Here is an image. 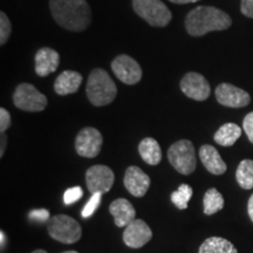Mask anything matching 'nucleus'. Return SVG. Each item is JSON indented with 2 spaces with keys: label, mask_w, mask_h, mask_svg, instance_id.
Masks as SVG:
<instances>
[{
  "label": "nucleus",
  "mask_w": 253,
  "mask_h": 253,
  "mask_svg": "<svg viewBox=\"0 0 253 253\" xmlns=\"http://www.w3.org/2000/svg\"><path fill=\"white\" fill-rule=\"evenodd\" d=\"M198 253H238L232 243L221 237H210L199 246Z\"/></svg>",
  "instance_id": "21"
},
{
  "label": "nucleus",
  "mask_w": 253,
  "mask_h": 253,
  "mask_svg": "<svg viewBox=\"0 0 253 253\" xmlns=\"http://www.w3.org/2000/svg\"><path fill=\"white\" fill-rule=\"evenodd\" d=\"M101 198H102V194H100V192L91 195L90 199L87 202V204L84 205V210H82V213H81L82 217L88 218L93 216V213L97 210V208L100 207Z\"/></svg>",
  "instance_id": "26"
},
{
  "label": "nucleus",
  "mask_w": 253,
  "mask_h": 253,
  "mask_svg": "<svg viewBox=\"0 0 253 253\" xmlns=\"http://www.w3.org/2000/svg\"><path fill=\"white\" fill-rule=\"evenodd\" d=\"M112 71L120 81L130 86L138 84L143 74L140 63L126 54L118 55L113 60Z\"/></svg>",
  "instance_id": "9"
},
{
  "label": "nucleus",
  "mask_w": 253,
  "mask_h": 253,
  "mask_svg": "<svg viewBox=\"0 0 253 253\" xmlns=\"http://www.w3.org/2000/svg\"><path fill=\"white\" fill-rule=\"evenodd\" d=\"M13 102L17 108L24 110V112L37 113L42 112L46 108L48 100L33 84L24 82L15 88Z\"/></svg>",
  "instance_id": "7"
},
{
  "label": "nucleus",
  "mask_w": 253,
  "mask_h": 253,
  "mask_svg": "<svg viewBox=\"0 0 253 253\" xmlns=\"http://www.w3.org/2000/svg\"><path fill=\"white\" fill-rule=\"evenodd\" d=\"M125 186L135 197H143L150 186V177L138 167L131 166L126 170Z\"/></svg>",
  "instance_id": "14"
},
{
  "label": "nucleus",
  "mask_w": 253,
  "mask_h": 253,
  "mask_svg": "<svg viewBox=\"0 0 253 253\" xmlns=\"http://www.w3.org/2000/svg\"><path fill=\"white\" fill-rule=\"evenodd\" d=\"M236 178L240 188L253 189V161L243 160L236 171Z\"/></svg>",
  "instance_id": "23"
},
{
  "label": "nucleus",
  "mask_w": 253,
  "mask_h": 253,
  "mask_svg": "<svg viewBox=\"0 0 253 253\" xmlns=\"http://www.w3.org/2000/svg\"><path fill=\"white\" fill-rule=\"evenodd\" d=\"M11 123H12V119H11V114L8 113V110H6L5 108H0V132L4 134L9 126H11Z\"/></svg>",
  "instance_id": "28"
},
{
  "label": "nucleus",
  "mask_w": 253,
  "mask_h": 253,
  "mask_svg": "<svg viewBox=\"0 0 253 253\" xmlns=\"http://www.w3.org/2000/svg\"><path fill=\"white\" fill-rule=\"evenodd\" d=\"M153 238V231L142 219L132 220L129 225L126 226L123 232V242L126 246L131 249H140L150 242Z\"/></svg>",
  "instance_id": "13"
},
{
  "label": "nucleus",
  "mask_w": 253,
  "mask_h": 253,
  "mask_svg": "<svg viewBox=\"0 0 253 253\" xmlns=\"http://www.w3.org/2000/svg\"><path fill=\"white\" fill-rule=\"evenodd\" d=\"M47 230L53 239L62 244H74L80 240L82 236L80 224L67 214L53 216L50 218Z\"/></svg>",
  "instance_id": "6"
},
{
  "label": "nucleus",
  "mask_w": 253,
  "mask_h": 253,
  "mask_svg": "<svg viewBox=\"0 0 253 253\" xmlns=\"http://www.w3.org/2000/svg\"><path fill=\"white\" fill-rule=\"evenodd\" d=\"M115 181V175L113 170L107 166H97L90 167L86 172V183L87 188L91 195L106 194L108 192Z\"/></svg>",
  "instance_id": "10"
},
{
  "label": "nucleus",
  "mask_w": 253,
  "mask_h": 253,
  "mask_svg": "<svg viewBox=\"0 0 253 253\" xmlns=\"http://www.w3.org/2000/svg\"><path fill=\"white\" fill-rule=\"evenodd\" d=\"M138 153L142 160L150 166H157L162 160V150L155 138H143L138 144Z\"/></svg>",
  "instance_id": "19"
},
{
  "label": "nucleus",
  "mask_w": 253,
  "mask_h": 253,
  "mask_svg": "<svg viewBox=\"0 0 253 253\" xmlns=\"http://www.w3.org/2000/svg\"><path fill=\"white\" fill-rule=\"evenodd\" d=\"M179 86L183 94L195 101H205L211 93L209 81L203 75L196 72L186 73L181 80Z\"/></svg>",
  "instance_id": "11"
},
{
  "label": "nucleus",
  "mask_w": 253,
  "mask_h": 253,
  "mask_svg": "<svg viewBox=\"0 0 253 253\" xmlns=\"http://www.w3.org/2000/svg\"><path fill=\"white\" fill-rule=\"evenodd\" d=\"M103 138L101 132L93 126L81 129L75 138V150L81 157L94 158L100 154Z\"/></svg>",
  "instance_id": "8"
},
{
  "label": "nucleus",
  "mask_w": 253,
  "mask_h": 253,
  "mask_svg": "<svg viewBox=\"0 0 253 253\" xmlns=\"http://www.w3.org/2000/svg\"><path fill=\"white\" fill-rule=\"evenodd\" d=\"M0 237H1V246H4V239H5L4 231H1V232H0Z\"/></svg>",
  "instance_id": "35"
},
{
  "label": "nucleus",
  "mask_w": 253,
  "mask_h": 253,
  "mask_svg": "<svg viewBox=\"0 0 253 253\" xmlns=\"http://www.w3.org/2000/svg\"><path fill=\"white\" fill-rule=\"evenodd\" d=\"M169 1L173 2V4L184 5V4H190V2H197L199 0H169Z\"/></svg>",
  "instance_id": "34"
},
{
  "label": "nucleus",
  "mask_w": 253,
  "mask_h": 253,
  "mask_svg": "<svg viewBox=\"0 0 253 253\" xmlns=\"http://www.w3.org/2000/svg\"><path fill=\"white\" fill-rule=\"evenodd\" d=\"M203 207H204V213L207 216H211V214L217 213L224 208V198L223 195L216 188L209 189L204 195L203 199Z\"/></svg>",
  "instance_id": "22"
},
{
  "label": "nucleus",
  "mask_w": 253,
  "mask_h": 253,
  "mask_svg": "<svg viewBox=\"0 0 253 253\" xmlns=\"http://www.w3.org/2000/svg\"><path fill=\"white\" fill-rule=\"evenodd\" d=\"M55 23L71 32H82L89 26L91 11L87 0H49Z\"/></svg>",
  "instance_id": "1"
},
{
  "label": "nucleus",
  "mask_w": 253,
  "mask_h": 253,
  "mask_svg": "<svg viewBox=\"0 0 253 253\" xmlns=\"http://www.w3.org/2000/svg\"><path fill=\"white\" fill-rule=\"evenodd\" d=\"M232 25L226 12L213 6H198L185 17L186 32L191 37H203L209 32L225 31Z\"/></svg>",
  "instance_id": "2"
},
{
  "label": "nucleus",
  "mask_w": 253,
  "mask_h": 253,
  "mask_svg": "<svg viewBox=\"0 0 253 253\" xmlns=\"http://www.w3.org/2000/svg\"><path fill=\"white\" fill-rule=\"evenodd\" d=\"M6 144H7V136H6V134L4 132V134H1V148H0V157L4 156Z\"/></svg>",
  "instance_id": "32"
},
{
  "label": "nucleus",
  "mask_w": 253,
  "mask_h": 253,
  "mask_svg": "<svg viewBox=\"0 0 253 253\" xmlns=\"http://www.w3.org/2000/svg\"><path fill=\"white\" fill-rule=\"evenodd\" d=\"M243 129L251 143H253V112L249 113L243 121Z\"/></svg>",
  "instance_id": "29"
},
{
  "label": "nucleus",
  "mask_w": 253,
  "mask_h": 253,
  "mask_svg": "<svg viewBox=\"0 0 253 253\" xmlns=\"http://www.w3.org/2000/svg\"><path fill=\"white\" fill-rule=\"evenodd\" d=\"M84 196L81 186H74V188H69L63 194V203L66 205H71L77 203V202Z\"/></svg>",
  "instance_id": "27"
},
{
  "label": "nucleus",
  "mask_w": 253,
  "mask_h": 253,
  "mask_svg": "<svg viewBox=\"0 0 253 253\" xmlns=\"http://www.w3.org/2000/svg\"><path fill=\"white\" fill-rule=\"evenodd\" d=\"M109 212L114 217L115 225L118 227H126L136 219V211L128 199L118 198L110 204Z\"/></svg>",
  "instance_id": "16"
},
{
  "label": "nucleus",
  "mask_w": 253,
  "mask_h": 253,
  "mask_svg": "<svg viewBox=\"0 0 253 253\" xmlns=\"http://www.w3.org/2000/svg\"><path fill=\"white\" fill-rule=\"evenodd\" d=\"M132 8L153 27H166L172 19L171 12L162 0H132Z\"/></svg>",
  "instance_id": "4"
},
{
  "label": "nucleus",
  "mask_w": 253,
  "mask_h": 253,
  "mask_svg": "<svg viewBox=\"0 0 253 253\" xmlns=\"http://www.w3.org/2000/svg\"><path fill=\"white\" fill-rule=\"evenodd\" d=\"M248 212H249V216L251 218V220L253 221V194L251 197L249 199V203H248Z\"/></svg>",
  "instance_id": "33"
},
{
  "label": "nucleus",
  "mask_w": 253,
  "mask_h": 253,
  "mask_svg": "<svg viewBox=\"0 0 253 253\" xmlns=\"http://www.w3.org/2000/svg\"><path fill=\"white\" fill-rule=\"evenodd\" d=\"M192 188L189 184H182L178 186L176 191L171 194V202L179 210H185L188 208L189 201L192 197Z\"/></svg>",
  "instance_id": "24"
},
{
  "label": "nucleus",
  "mask_w": 253,
  "mask_h": 253,
  "mask_svg": "<svg viewBox=\"0 0 253 253\" xmlns=\"http://www.w3.org/2000/svg\"><path fill=\"white\" fill-rule=\"evenodd\" d=\"M240 11L248 18L253 19V0H240Z\"/></svg>",
  "instance_id": "30"
},
{
  "label": "nucleus",
  "mask_w": 253,
  "mask_h": 253,
  "mask_svg": "<svg viewBox=\"0 0 253 253\" xmlns=\"http://www.w3.org/2000/svg\"><path fill=\"white\" fill-rule=\"evenodd\" d=\"M86 94L89 102L95 107L110 104L118 94L115 82L102 68H94L87 81Z\"/></svg>",
  "instance_id": "3"
},
{
  "label": "nucleus",
  "mask_w": 253,
  "mask_h": 253,
  "mask_svg": "<svg viewBox=\"0 0 253 253\" xmlns=\"http://www.w3.org/2000/svg\"><path fill=\"white\" fill-rule=\"evenodd\" d=\"M62 253H79L77 251H66V252H62Z\"/></svg>",
  "instance_id": "37"
},
{
  "label": "nucleus",
  "mask_w": 253,
  "mask_h": 253,
  "mask_svg": "<svg viewBox=\"0 0 253 253\" xmlns=\"http://www.w3.org/2000/svg\"><path fill=\"white\" fill-rule=\"evenodd\" d=\"M216 99L221 106L229 108H243L251 102V96L248 91L231 84H220L216 88Z\"/></svg>",
  "instance_id": "12"
},
{
  "label": "nucleus",
  "mask_w": 253,
  "mask_h": 253,
  "mask_svg": "<svg viewBox=\"0 0 253 253\" xmlns=\"http://www.w3.org/2000/svg\"><path fill=\"white\" fill-rule=\"evenodd\" d=\"M32 253H47L45 250H36V251H33Z\"/></svg>",
  "instance_id": "36"
},
{
  "label": "nucleus",
  "mask_w": 253,
  "mask_h": 253,
  "mask_svg": "<svg viewBox=\"0 0 253 253\" xmlns=\"http://www.w3.org/2000/svg\"><path fill=\"white\" fill-rule=\"evenodd\" d=\"M168 160L173 169L182 175H190L196 170L195 147L191 141L179 140L173 143L168 150Z\"/></svg>",
  "instance_id": "5"
},
{
  "label": "nucleus",
  "mask_w": 253,
  "mask_h": 253,
  "mask_svg": "<svg viewBox=\"0 0 253 253\" xmlns=\"http://www.w3.org/2000/svg\"><path fill=\"white\" fill-rule=\"evenodd\" d=\"M199 157H201V161L205 169L212 175H223V173H225L227 169L226 163L224 162L218 150L212 145H202L201 149H199Z\"/></svg>",
  "instance_id": "17"
},
{
  "label": "nucleus",
  "mask_w": 253,
  "mask_h": 253,
  "mask_svg": "<svg viewBox=\"0 0 253 253\" xmlns=\"http://www.w3.org/2000/svg\"><path fill=\"white\" fill-rule=\"evenodd\" d=\"M30 216H31L32 219H34V220L43 221V220L48 219V218H49V212L47 210H43V209H40V210L31 211Z\"/></svg>",
  "instance_id": "31"
},
{
  "label": "nucleus",
  "mask_w": 253,
  "mask_h": 253,
  "mask_svg": "<svg viewBox=\"0 0 253 253\" xmlns=\"http://www.w3.org/2000/svg\"><path fill=\"white\" fill-rule=\"evenodd\" d=\"M12 33V24L5 12H0V45L4 46L7 42Z\"/></svg>",
  "instance_id": "25"
},
{
  "label": "nucleus",
  "mask_w": 253,
  "mask_h": 253,
  "mask_svg": "<svg viewBox=\"0 0 253 253\" xmlns=\"http://www.w3.org/2000/svg\"><path fill=\"white\" fill-rule=\"evenodd\" d=\"M242 135V129L236 123H225L214 132L213 140L221 147H231L238 141Z\"/></svg>",
  "instance_id": "20"
},
{
  "label": "nucleus",
  "mask_w": 253,
  "mask_h": 253,
  "mask_svg": "<svg viewBox=\"0 0 253 253\" xmlns=\"http://www.w3.org/2000/svg\"><path fill=\"white\" fill-rule=\"evenodd\" d=\"M82 84V75L75 71H65L55 79L54 90L58 95L77 93Z\"/></svg>",
  "instance_id": "18"
},
{
  "label": "nucleus",
  "mask_w": 253,
  "mask_h": 253,
  "mask_svg": "<svg viewBox=\"0 0 253 253\" xmlns=\"http://www.w3.org/2000/svg\"><path fill=\"white\" fill-rule=\"evenodd\" d=\"M60 65V55L55 49L42 47L34 58V69L39 77L45 78L54 73Z\"/></svg>",
  "instance_id": "15"
}]
</instances>
